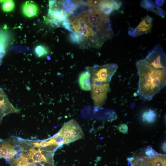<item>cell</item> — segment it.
I'll return each instance as SVG.
<instances>
[{
	"mask_svg": "<svg viewBox=\"0 0 166 166\" xmlns=\"http://www.w3.org/2000/svg\"><path fill=\"white\" fill-rule=\"evenodd\" d=\"M81 3L87 6L110 15L113 11L118 10L122 4L121 2L119 0L81 1Z\"/></svg>",
	"mask_w": 166,
	"mask_h": 166,
	"instance_id": "cell-7",
	"label": "cell"
},
{
	"mask_svg": "<svg viewBox=\"0 0 166 166\" xmlns=\"http://www.w3.org/2000/svg\"><path fill=\"white\" fill-rule=\"evenodd\" d=\"M7 39L6 34L2 32H0V44L6 46Z\"/></svg>",
	"mask_w": 166,
	"mask_h": 166,
	"instance_id": "cell-17",
	"label": "cell"
},
{
	"mask_svg": "<svg viewBox=\"0 0 166 166\" xmlns=\"http://www.w3.org/2000/svg\"><path fill=\"white\" fill-rule=\"evenodd\" d=\"M84 133L77 121L74 119L67 122L54 136L59 146L79 140L83 137Z\"/></svg>",
	"mask_w": 166,
	"mask_h": 166,
	"instance_id": "cell-5",
	"label": "cell"
},
{
	"mask_svg": "<svg viewBox=\"0 0 166 166\" xmlns=\"http://www.w3.org/2000/svg\"><path fill=\"white\" fill-rule=\"evenodd\" d=\"M118 130L121 132L123 133H126L128 130L127 126L124 124H122L118 127Z\"/></svg>",
	"mask_w": 166,
	"mask_h": 166,
	"instance_id": "cell-18",
	"label": "cell"
},
{
	"mask_svg": "<svg viewBox=\"0 0 166 166\" xmlns=\"http://www.w3.org/2000/svg\"><path fill=\"white\" fill-rule=\"evenodd\" d=\"M34 52L37 57H41L46 55L48 53V50L45 46L39 45L36 47Z\"/></svg>",
	"mask_w": 166,
	"mask_h": 166,
	"instance_id": "cell-15",
	"label": "cell"
},
{
	"mask_svg": "<svg viewBox=\"0 0 166 166\" xmlns=\"http://www.w3.org/2000/svg\"><path fill=\"white\" fill-rule=\"evenodd\" d=\"M136 64L139 77L137 93L142 100H150L166 85L165 54L157 44Z\"/></svg>",
	"mask_w": 166,
	"mask_h": 166,
	"instance_id": "cell-1",
	"label": "cell"
},
{
	"mask_svg": "<svg viewBox=\"0 0 166 166\" xmlns=\"http://www.w3.org/2000/svg\"><path fill=\"white\" fill-rule=\"evenodd\" d=\"M90 90L94 106L101 107L105 103L107 94L110 90L109 83H91Z\"/></svg>",
	"mask_w": 166,
	"mask_h": 166,
	"instance_id": "cell-8",
	"label": "cell"
},
{
	"mask_svg": "<svg viewBox=\"0 0 166 166\" xmlns=\"http://www.w3.org/2000/svg\"><path fill=\"white\" fill-rule=\"evenodd\" d=\"M2 8L4 11L8 12L12 11L14 7V4L12 1H4Z\"/></svg>",
	"mask_w": 166,
	"mask_h": 166,
	"instance_id": "cell-16",
	"label": "cell"
},
{
	"mask_svg": "<svg viewBox=\"0 0 166 166\" xmlns=\"http://www.w3.org/2000/svg\"><path fill=\"white\" fill-rule=\"evenodd\" d=\"M140 5L143 8L153 12L162 18L164 17L165 14V12L156 6L152 1L143 0L140 2Z\"/></svg>",
	"mask_w": 166,
	"mask_h": 166,
	"instance_id": "cell-12",
	"label": "cell"
},
{
	"mask_svg": "<svg viewBox=\"0 0 166 166\" xmlns=\"http://www.w3.org/2000/svg\"><path fill=\"white\" fill-rule=\"evenodd\" d=\"M62 26L71 32V41L82 48H100L112 37L95 15L84 12H73Z\"/></svg>",
	"mask_w": 166,
	"mask_h": 166,
	"instance_id": "cell-2",
	"label": "cell"
},
{
	"mask_svg": "<svg viewBox=\"0 0 166 166\" xmlns=\"http://www.w3.org/2000/svg\"><path fill=\"white\" fill-rule=\"evenodd\" d=\"M156 117V114L155 112L153 110L150 109L144 112L142 116L143 121L149 123L154 122Z\"/></svg>",
	"mask_w": 166,
	"mask_h": 166,
	"instance_id": "cell-14",
	"label": "cell"
},
{
	"mask_svg": "<svg viewBox=\"0 0 166 166\" xmlns=\"http://www.w3.org/2000/svg\"><path fill=\"white\" fill-rule=\"evenodd\" d=\"M153 24V18L147 15L145 17L135 28H129L128 33L131 36L136 37L149 33Z\"/></svg>",
	"mask_w": 166,
	"mask_h": 166,
	"instance_id": "cell-9",
	"label": "cell"
},
{
	"mask_svg": "<svg viewBox=\"0 0 166 166\" xmlns=\"http://www.w3.org/2000/svg\"><path fill=\"white\" fill-rule=\"evenodd\" d=\"M117 68L116 64L109 63L88 67L86 70L90 75L91 83H109Z\"/></svg>",
	"mask_w": 166,
	"mask_h": 166,
	"instance_id": "cell-6",
	"label": "cell"
},
{
	"mask_svg": "<svg viewBox=\"0 0 166 166\" xmlns=\"http://www.w3.org/2000/svg\"><path fill=\"white\" fill-rule=\"evenodd\" d=\"M78 83L81 89L88 91L91 89L90 75L87 70L81 73L78 77Z\"/></svg>",
	"mask_w": 166,
	"mask_h": 166,
	"instance_id": "cell-11",
	"label": "cell"
},
{
	"mask_svg": "<svg viewBox=\"0 0 166 166\" xmlns=\"http://www.w3.org/2000/svg\"><path fill=\"white\" fill-rule=\"evenodd\" d=\"M19 110L9 101L7 96L0 87V123L3 117L11 113H18Z\"/></svg>",
	"mask_w": 166,
	"mask_h": 166,
	"instance_id": "cell-10",
	"label": "cell"
},
{
	"mask_svg": "<svg viewBox=\"0 0 166 166\" xmlns=\"http://www.w3.org/2000/svg\"><path fill=\"white\" fill-rule=\"evenodd\" d=\"M54 152L38 140L19 138L16 152L7 162L11 166H53Z\"/></svg>",
	"mask_w": 166,
	"mask_h": 166,
	"instance_id": "cell-3",
	"label": "cell"
},
{
	"mask_svg": "<svg viewBox=\"0 0 166 166\" xmlns=\"http://www.w3.org/2000/svg\"><path fill=\"white\" fill-rule=\"evenodd\" d=\"M6 47L3 45L0 44V53H5V49Z\"/></svg>",
	"mask_w": 166,
	"mask_h": 166,
	"instance_id": "cell-19",
	"label": "cell"
},
{
	"mask_svg": "<svg viewBox=\"0 0 166 166\" xmlns=\"http://www.w3.org/2000/svg\"><path fill=\"white\" fill-rule=\"evenodd\" d=\"M75 7L73 1H49L47 20L56 26H62L73 14Z\"/></svg>",
	"mask_w": 166,
	"mask_h": 166,
	"instance_id": "cell-4",
	"label": "cell"
},
{
	"mask_svg": "<svg viewBox=\"0 0 166 166\" xmlns=\"http://www.w3.org/2000/svg\"><path fill=\"white\" fill-rule=\"evenodd\" d=\"M22 11L24 14L28 17H32L38 13V8L37 5L31 1H27L24 4Z\"/></svg>",
	"mask_w": 166,
	"mask_h": 166,
	"instance_id": "cell-13",
	"label": "cell"
}]
</instances>
